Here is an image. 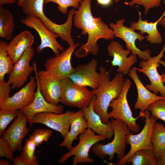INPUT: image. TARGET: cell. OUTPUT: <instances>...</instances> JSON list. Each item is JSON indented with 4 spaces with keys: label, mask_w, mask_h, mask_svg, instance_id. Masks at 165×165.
<instances>
[{
    "label": "cell",
    "mask_w": 165,
    "mask_h": 165,
    "mask_svg": "<svg viewBox=\"0 0 165 165\" xmlns=\"http://www.w3.org/2000/svg\"><path fill=\"white\" fill-rule=\"evenodd\" d=\"M91 0H82L77 9L75 10L73 24L78 29L82 30L81 35H88L86 42L74 53L78 58H83L89 54L94 56L98 53L97 41L103 38L106 40L114 37L113 30L100 17H94L91 13Z\"/></svg>",
    "instance_id": "cell-1"
},
{
    "label": "cell",
    "mask_w": 165,
    "mask_h": 165,
    "mask_svg": "<svg viewBox=\"0 0 165 165\" xmlns=\"http://www.w3.org/2000/svg\"><path fill=\"white\" fill-rule=\"evenodd\" d=\"M100 79L98 87L91 91L96 96L93 103L94 111L100 116L105 124L110 123L108 111L111 101L118 98L121 94L125 79L123 73L116 74L110 80V75L104 67L99 68Z\"/></svg>",
    "instance_id": "cell-2"
},
{
    "label": "cell",
    "mask_w": 165,
    "mask_h": 165,
    "mask_svg": "<svg viewBox=\"0 0 165 165\" xmlns=\"http://www.w3.org/2000/svg\"><path fill=\"white\" fill-rule=\"evenodd\" d=\"M44 0H25L21 7L23 12L27 16L38 18L45 26L52 32L58 35L61 39L69 46L75 44L72 35L75 9H72L68 12L66 21L59 24L51 20L44 14Z\"/></svg>",
    "instance_id": "cell-3"
},
{
    "label": "cell",
    "mask_w": 165,
    "mask_h": 165,
    "mask_svg": "<svg viewBox=\"0 0 165 165\" xmlns=\"http://www.w3.org/2000/svg\"><path fill=\"white\" fill-rule=\"evenodd\" d=\"M111 122L114 131V137L112 141L106 144H94L91 149L97 156L103 158L108 156V160L112 163L115 154L118 160L123 158L126 154V137L131 131L127 124L119 120L112 119Z\"/></svg>",
    "instance_id": "cell-4"
},
{
    "label": "cell",
    "mask_w": 165,
    "mask_h": 165,
    "mask_svg": "<svg viewBox=\"0 0 165 165\" xmlns=\"http://www.w3.org/2000/svg\"><path fill=\"white\" fill-rule=\"evenodd\" d=\"M106 138L104 136L96 134L92 130L87 128L79 134L78 144L72 147L69 152L64 154L58 162L62 164L72 156H74L72 158L73 165L84 163H94V160L89 157L90 149L95 143L104 141Z\"/></svg>",
    "instance_id": "cell-5"
},
{
    "label": "cell",
    "mask_w": 165,
    "mask_h": 165,
    "mask_svg": "<svg viewBox=\"0 0 165 165\" xmlns=\"http://www.w3.org/2000/svg\"><path fill=\"white\" fill-rule=\"evenodd\" d=\"M131 82L129 79H125L122 90L119 96L112 100L109 107L112 110L108 112L109 119L120 120L127 125L130 130L134 133L138 132L140 126L137 123L136 120L139 117H143L144 112H140L139 115L134 118L129 105L127 99L128 92L130 87Z\"/></svg>",
    "instance_id": "cell-6"
},
{
    "label": "cell",
    "mask_w": 165,
    "mask_h": 165,
    "mask_svg": "<svg viewBox=\"0 0 165 165\" xmlns=\"http://www.w3.org/2000/svg\"><path fill=\"white\" fill-rule=\"evenodd\" d=\"M143 117L145 119V124L141 131L136 134H134L130 131L126 136V144L130 146L129 152L123 158L118 160L116 164L108 163L111 164H110L125 165L136 151L143 149L153 150L151 137L156 120L151 116L150 112L147 110L144 112Z\"/></svg>",
    "instance_id": "cell-7"
},
{
    "label": "cell",
    "mask_w": 165,
    "mask_h": 165,
    "mask_svg": "<svg viewBox=\"0 0 165 165\" xmlns=\"http://www.w3.org/2000/svg\"><path fill=\"white\" fill-rule=\"evenodd\" d=\"M61 85L60 102L67 106L83 110L90 105L95 96L87 86L76 84L69 78L61 80Z\"/></svg>",
    "instance_id": "cell-8"
},
{
    "label": "cell",
    "mask_w": 165,
    "mask_h": 165,
    "mask_svg": "<svg viewBox=\"0 0 165 165\" xmlns=\"http://www.w3.org/2000/svg\"><path fill=\"white\" fill-rule=\"evenodd\" d=\"M125 21L124 19H121L116 21V23L110 24L109 27L113 30L114 37L122 39L125 43L127 49L130 50L132 54L138 56L140 59L146 60L151 57V52L149 49L142 51L135 44L136 40L141 41L145 37L140 32H136L130 27L125 26L124 25Z\"/></svg>",
    "instance_id": "cell-9"
},
{
    "label": "cell",
    "mask_w": 165,
    "mask_h": 165,
    "mask_svg": "<svg viewBox=\"0 0 165 165\" xmlns=\"http://www.w3.org/2000/svg\"><path fill=\"white\" fill-rule=\"evenodd\" d=\"M20 22L26 26L35 29L38 33L41 42L37 46L36 51L40 53L44 48H49L57 55L60 53V51L64 50L63 47L57 41L58 35L47 28L38 17L27 16L21 19Z\"/></svg>",
    "instance_id": "cell-10"
},
{
    "label": "cell",
    "mask_w": 165,
    "mask_h": 165,
    "mask_svg": "<svg viewBox=\"0 0 165 165\" xmlns=\"http://www.w3.org/2000/svg\"><path fill=\"white\" fill-rule=\"evenodd\" d=\"M165 51V44L157 55L151 57L146 60L141 61L139 64L140 68L133 67L136 71L144 74L148 77L150 84L145 86L148 89L152 91L156 95L159 92L161 96L164 97H165V86L162 80V75L159 74L157 68L160 66L159 62L164 56Z\"/></svg>",
    "instance_id": "cell-11"
},
{
    "label": "cell",
    "mask_w": 165,
    "mask_h": 165,
    "mask_svg": "<svg viewBox=\"0 0 165 165\" xmlns=\"http://www.w3.org/2000/svg\"><path fill=\"white\" fill-rule=\"evenodd\" d=\"M80 44L69 46L55 56L48 59L44 64L46 70L61 80L69 78L74 68L71 63L72 55Z\"/></svg>",
    "instance_id": "cell-12"
},
{
    "label": "cell",
    "mask_w": 165,
    "mask_h": 165,
    "mask_svg": "<svg viewBox=\"0 0 165 165\" xmlns=\"http://www.w3.org/2000/svg\"><path fill=\"white\" fill-rule=\"evenodd\" d=\"M32 64L35 77L43 97L48 102L58 105L61 94V80L46 70L37 71L36 63Z\"/></svg>",
    "instance_id": "cell-13"
},
{
    "label": "cell",
    "mask_w": 165,
    "mask_h": 165,
    "mask_svg": "<svg viewBox=\"0 0 165 165\" xmlns=\"http://www.w3.org/2000/svg\"><path fill=\"white\" fill-rule=\"evenodd\" d=\"M75 112L68 111L64 113H56L45 112L37 113L34 116L32 124L40 123L61 133L64 139L68 134Z\"/></svg>",
    "instance_id": "cell-14"
},
{
    "label": "cell",
    "mask_w": 165,
    "mask_h": 165,
    "mask_svg": "<svg viewBox=\"0 0 165 165\" xmlns=\"http://www.w3.org/2000/svg\"><path fill=\"white\" fill-rule=\"evenodd\" d=\"M35 50L33 47L27 49L18 61L14 64L13 69L9 74L8 82L13 89L21 87L27 80L28 77L34 71L30 63L33 57Z\"/></svg>",
    "instance_id": "cell-15"
},
{
    "label": "cell",
    "mask_w": 165,
    "mask_h": 165,
    "mask_svg": "<svg viewBox=\"0 0 165 165\" xmlns=\"http://www.w3.org/2000/svg\"><path fill=\"white\" fill-rule=\"evenodd\" d=\"M97 63V61L94 58L86 64L77 65L69 78L77 85L96 89L100 79L99 73L96 71Z\"/></svg>",
    "instance_id": "cell-16"
},
{
    "label": "cell",
    "mask_w": 165,
    "mask_h": 165,
    "mask_svg": "<svg viewBox=\"0 0 165 165\" xmlns=\"http://www.w3.org/2000/svg\"><path fill=\"white\" fill-rule=\"evenodd\" d=\"M28 122L27 116L19 110L16 119L2 135V138L10 144L13 152L22 149V140L31 130L27 127Z\"/></svg>",
    "instance_id": "cell-17"
},
{
    "label": "cell",
    "mask_w": 165,
    "mask_h": 165,
    "mask_svg": "<svg viewBox=\"0 0 165 165\" xmlns=\"http://www.w3.org/2000/svg\"><path fill=\"white\" fill-rule=\"evenodd\" d=\"M37 86L35 77L31 76L24 86L0 105V109L19 110L29 105L34 99Z\"/></svg>",
    "instance_id": "cell-18"
},
{
    "label": "cell",
    "mask_w": 165,
    "mask_h": 165,
    "mask_svg": "<svg viewBox=\"0 0 165 165\" xmlns=\"http://www.w3.org/2000/svg\"><path fill=\"white\" fill-rule=\"evenodd\" d=\"M109 55L113 58L111 64L113 66H118L116 70L118 73H123L125 75L128 74L132 66L137 62V55L131 54L128 55L131 51L124 50L120 44L116 41H112L107 47Z\"/></svg>",
    "instance_id": "cell-19"
},
{
    "label": "cell",
    "mask_w": 165,
    "mask_h": 165,
    "mask_svg": "<svg viewBox=\"0 0 165 165\" xmlns=\"http://www.w3.org/2000/svg\"><path fill=\"white\" fill-rule=\"evenodd\" d=\"M36 80L37 89L33 100L29 105L19 110L21 111L27 116L28 122L31 127L33 125L32 123V119L35 114L45 112L61 113L64 111L62 106L53 105L45 100L40 91L38 81L37 80Z\"/></svg>",
    "instance_id": "cell-20"
},
{
    "label": "cell",
    "mask_w": 165,
    "mask_h": 165,
    "mask_svg": "<svg viewBox=\"0 0 165 165\" xmlns=\"http://www.w3.org/2000/svg\"><path fill=\"white\" fill-rule=\"evenodd\" d=\"M35 38L31 31H23L16 35L8 44L7 52L14 64L28 49L32 47Z\"/></svg>",
    "instance_id": "cell-21"
},
{
    "label": "cell",
    "mask_w": 165,
    "mask_h": 165,
    "mask_svg": "<svg viewBox=\"0 0 165 165\" xmlns=\"http://www.w3.org/2000/svg\"><path fill=\"white\" fill-rule=\"evenodd\" d=\"M128 75L134 81L137 90L138 98L134 105L135 109H139L141 112H144L151 104L156 100L165 97L150 92L144 86L139 77L137 71L133 68L130 69Z\"/></svg>",
    "instance_id": "cell-22"
},
{
    "label": "cell",
    "mask_w": 165,
    "mask_h": 165,
    "mask_svg": "<svg viewBox=\"0 0 165 165\" xmlns=\"http://www.w3.org/2000/svg\"><path fill=\"white\" fill-rule=\"evenodd\" d=\"M96 97L95 96L90 105L82 110L84 117L87 122L88 128L98 134L104 136L107 138L111 139L114 134L111 121L107 124L103 123L99 115L94 110L93 103Z\"/></svg>",
    "instance_id": "cell-23"
},
{
    "label": "cell",
    "mask_w": 165,
    "mask_h": 165,
    "mask_svg": "<svg viewBox=\"0 0 165 165\" xmlns=\"http://www.w3.org/2000/svg\"><path fill=\"white\" fill-rule=\"evenodd\" d=\"M138 19L137 22H132L129 27L135 30H138L142 34H147L145 38L151 44H160L163 42L162 37L157 28V25L165 16V9L160 17L154 22H148L147 20L142 19L141 12L138 10Z\"/></svg>",
    "instance_id": "cell-24"
},
{
    "label": "cell",
    "mask_w": 165,
    "mask_h": 165,
    "mask_svg": "<svg viewBox=\"0 0 165 165\" xmlns=\"http://www.w3.org/2000/svg\"><path fill=\"white\" fill-rule=\"evenodd\" d=\"M88 128L87 122L84 117L82 110L80 109L75 112L71 122L70 129L66 137L59 145L60 147H64L70 151L72 147L74 140L77 136Z\"/></svg>",
    "instance_id": "cell-25"
},
{
    "label": "cell",
    "mask_w": 165,
    "mask_h": 165,
    "mask_svg": "<svg viewBox=\"0 0 165 165\" xmlns=\"http://www.w3.org/2000/svg\"><path fill=\"white\" fill-rule=\"evenodd\" d=\"M151 139L155 156L157 160L165 155V126L163 124L155 123Z\"/></svg>",
    "instance_id": "cell-26"
},
{
    "label": "cell",
    "mask_w": 165,
    "mask_h": 165,
    "mask_svg": "<svg viewBox=\"0 0 165 165\" xmlns=\"http://www.w3.org/2000/svg\"><path fill=\"white\" fill-rule=\"evenodd\" d=\"M15 27L12 13L7 9L0 6V38L6 40L13 37Z\"/></svg>",
    "instance_id": "cell-27"
},
{
    "label": "cell",
    "mask_w": 165,
    "mask_h": 165,
    "mask_svg": "<svg viewBox=\"0 0 165 165\" xmlns=\"http://www.w3.org/2000/svg\"><path fill=\"white\" fill-rule=\"evenodd\" d=\"M127 162L132 165H157L153 150L147 149L136 151Z\"/></svg>",
    "instance_id": "cell-28"
},
{
    "label": "cell",
    "mask_w": 165,
    "mask_h": 165,
    "mask_svg": "<svg viewBox=\"0 0 165 165\" xmlns=\"http://www.w3.org/2000/svg\"><path fill=\"white\" fill-rule=\"evenodd\" d=\"M8 44L5 41H0V81L5 80L6 74H10L14 64L7 52Z\"/></svg>",
    "instance_id": "cell-29"
},
{
    "label": "cell",
    "mask_w": 165,
    "mask_h": 165,
    "mask_svg": "<svg viewBox=\"0 0 165 165\" xmlns=\"http://www.w3.org/2000/svg\"><path fill=\"white\" fill-rule=\"evenodd\" d=\"M36 146L35 143L28 138L25 139L24 146L22 147L20 153L21 156L28 165H38V161L35 154Z\"/></svg>",
    "instance_id": "cell-30"
},
{
    "label": "cell",
    "mask_w": 165,
    "mask_h": 165,
    "mask_svg": "<svg viewBox=\"0 0 165 165\" xmlns=\"http://www.w3.org/2000/svg\"><path fill=\"white\" fill-rule=\"evenodd\" d=\"M147 110L156 120L161 119L165 123V97L156 100L151 104Z\"/></svg>",
    "instance_id": "cell-31"
},
{
    "label": "cell",
    "mask_w": 165,
    "mask_h": 165,
    "mask_svg": "<svg viewBox=\"0 0 165 165\" xmlns=\"http://www.w3.org/2000/svg\"><path fill=\"white\" fill-rule=\"evenodd\" d=\"M19 110L0 109V136L2 135L9 123L18 115Z\"/></svg>",
    "instance_id": "cell-32"
},
{
    "label": "cell",
    "mask_w": 165,
    "mask_h": 165,
    "mask_svg": "<svg viewBox=\"0 0 165 165\" xmlns=\"http://www.w3.org/2000/svg\"><path fill=\"white\" fill-rule=\"evenodd\" d=\"M52 133V131L50 129L35 128L34 131L29 136V138L35 143L36 146H38L44 141H47Z\"/></svg>",
    "instance_id": "cell-33"
},
{
    "label": "cell",
    "mask_w": 165,
    "mask_h": 165,
    "mask_svg": "<svg viewBox=\"0 0 165 165\" xmlns=\"http://www.w3.org/2000/svg\"><path fill=\"white\" fill-rule=\"evenodd\" d=\"M82 0H44V3L53 2L58 5L57 9L63 14L68 13V8L70 7L78 9Z\"/></svg>",
    "instance_id": "cell-34"
},
{
    "label": "cell",
    "mask_w": 165,
    "mask_h": 165,
    "mask_svg": "<svg viewBox=\"0 0 165 165\" xmlns=\"http://www.w3.org/2000/svg\"><path fill=\"white\" fill-rule=\"evenodd\" d=\"M162 0H131L129 2H126L124 3L131 7H133L135 4L142 6L144 8V14L146 15L151 9L159 6Z\"/></svg>",
    "instance_id": "cell-35"
},
{
    "label": "cell",
    "mask_w": 165,
    "mask_h": 165,
    "mask_svg": "<svg viewBox=\"0 0 165 165\" xmlns=\"http://www.w3.org/2000/svg\"><path fill=\"white\" fill-rule=\"evenodd\" d=\"M10 143L6 140L0 138V157H5L13 162L14 157Z\"/></svg>",
    "instance_id": "cell-36"
},
{
    "label": "cell",
    "mask_w": 165,
    "mask_h": 165,
    "mask_svg": "<svg viewBox=\"0 0 165 165\" xmlns=\"http://www.w3.org/2000/svg\"><path fill=\"white\" fill-rule=\"evenodd\" d=\"M5 80L0 81V105L5 102L9 97L11 87Z\"/></svg>",
    "instance_id": "cell-37"
},
{
    "label": "cell",
    "mask_w": 165,
    "mask_h": 165,
    "mask_svg": "<svg viewBox=\"0 0 165 165\" xmlns=\"http://www.w3.org/2000/svg\"><path fill=\"white\" fill-rule=\"evenodd\" d=\"M13 165H28V163L21 156H17L13 159Z\"/></svg>",
    "instance_id": "cell-38"
},
{
    "label": "cell",
    "mask_w": 165,
    "mask_h": 165,
    "mask_svg": "<svg viewBox=\"0 0 165 165\" xmlns=\"http://www.w3.org/2000/svg\"><path fill=\"white\" fill-rule=\"evenodd\" d=\"M16 0H0V6L5 4H11L17 2Z\"/></svg>",
    "instance_id": "cell-39"
},
{
    "label": "cell",
    "mask_w": 165,
    "mask_h": 165,
    "mask_svg": "<svg viewBox=\"0 0 165 165\" xmlns=\"http://www.w3.org/2000/svg\"><path fill=\"white\" fill-rule=\"evenodd\" d=\"M98 4L104 6L109 5L112 2V0H97Z\"/></svg>",
    "instance_id": "cell-40"
},
{
    "label": "cell",
    "mask_w": 165,
    "mask_h": 165,
    "mask_svg": "<svg viewBox=\"0 0 165 165\" xmlns=\"http://www.w3.org/2000/svg\"><path fill=\"white\" fill-rule=\"evenodd\" d=\"M157 161V165H165V155L161 157Z\"/></svg>",
    "instance_id": "cell-41"
},
{
    "label": "cell",
    "mask_w": 165,
    "mask_h": 165,
    "mask_svg": "<svg viewBox=\"0 0 165 165\" xmlns=\"http://www.w3.org/2000/svg\"><path fill=\"white\" fill-rule=\"evenodd\" d=\"M159 63L160 64H162L165 68V61H163V60H161ZM162 80L163 82V83L164 85L165 86V73H163L162 74Z\"/></svg>",
    "instance_id": "cell-42"
},
{
    "label": "cell",
    "mask_w": 165,
    "mask_h": 165,
    "mask_svg": "<svg viewBox=\"0 0 165 165\" xmlns=\"http://www.w3.org/2000/svg\"><path fill=\"white\" fill-rule=\"evenodd\" d=\"M11 163L7 160L6 161L4 159H1L0 160V165H10Z\"/></svg>",
    "instance_id": "cell-43"
},
{
    "label": "cell",
    "mask_w": 165,
    "mask_h": 165,
    "mask_svg": "<svg viewBox=\"0 0 165 165\" xmlns=\"http://www.w3.org/2000/svg\"><path fill=\"white\" fill-rule=\"evenodd\" d=\"M159 23L163 27L165 26V16L159 21Z\"/></svg>",
    "instance_id": "cell-44"
},
{
    "label": "cell",
    "mask_w": 165,
    "mask_h": 165,
    "mask_svg": "<svg viewBox=\"0 0 165 165\" xmlns=\"http://www.w3.org/2000/svg\"><path fill=\"white\" fill-rule=\"evenodd\" d=\"M25 0H18L17 2V4L19 6H21Z\"/></svg>",
    "instance_id": "cell-45"
},
{
    "label": "cell",
    "mask_w": 165,
    "mask_h": 165,
    "mask_svg": "<svg viewBox=\"0 0 165 165\" xmlns=\"http://www.w3.org/2000/svg\"><path fill=\"white\" fill-rule=\"evenodd\" d=\"M120 0H115V2H118ZM125 1H126L127 0H124Z\"/></svg>",
    "instance_id": "cell-46"
},
{
    "label": "cell",
    "mask_w": 165,
    "mask_h": 165,
    "mask_svg": "<svg viewBox=\"0 0 165 165\" xmlns=\"http://www.w3.org/2000/svg\"><path fill=\"white\" fill-rule=\"evenodd\" d=\"M164 28H165V27H164Z\"/></svg>",
    "instance_id": "cell-47"
}]
</instances>
